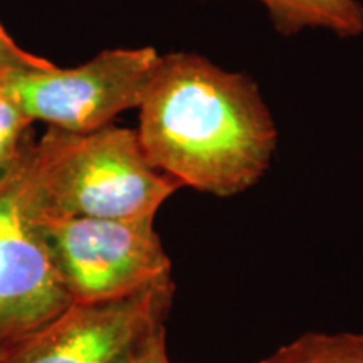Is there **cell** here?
Instances as JSON below:
<instances>
[{"label":"cell","mask_w":363,"mask_h":363,"mask_svg":"<svg viewBox=\"0 0 363 363\" xmlns=\"http://www.w3.org/2000/svg\"><path fill=\"white\" fill-rule=\"evenodd\" d=\"M34 143L0 184V347L4 348L29 337L72 303L39 222Z\"/></svg>","instance_id":"obj_5"},{"label":"cell","mask_w":363,"mask_h":363,"mask_svg":"<svg viewBox=\"0 0 363 363\" xmlns=\"http://www.w3.org/2000/svg\"><path fill=\"white\" fill-rule=\"evenodd\" d=\"M138 110L136 135L148 162L182 187L233 197L269 170L278 130L244 72L195 52L165 54Z\"/></svg>","instance_id":"obj_1"},{"label":"cell","mask_w":363,"mask_h":363,"mask_svg":"<svg viewBox=\"0 0 363 363\" xmlns=\"http://www.w3.org/2000/svg\"><path fill=\"white\" fill-rule=\"evenodd\" d=\"M284 38L305 29H323L340 38H357L363 33V6L358 0H257Z\"/></svg>","instance_id":"obj_7"},{"label":"cell","mask_w":363,"mask_h":363,"mask_svg":"<svg viewBox=\"0 0 363 363\" xmlns=\"http://www.w3.org/2000/svg\"><path fill=\"white\" fill-rule=\"evenodd\" d=\"M33 165L45 217L155 219L182 189L148 162L135 130L113 123L84 133L49 126L34 143Z\"/></svg>","instance_id":"obj_2"},{"label":"cell","mask_w":363,"mask_h":363,"mask_svg":"<svg viewBox=\"0 0 363 363\" xmlns=\"http://www.w3.org/2000/svg\"><path fill=\"white\" fill-rule=\"evenodd\" d=\"M33 123L34 121L4 86L0 76V184L19 165L22 157L34 143L30 135Z\"/></svg>","instance_id":"obj_9"},{"label":"cell","mask_w":363,"mask_h":363,"mask_svg":"<svg viewBox=\"0 0 363 363\" xmlns=\"http://www.w3.org/2000/svg\"><path fill=\"white\" fill-rule=\"evenodd\" d=\"M49 66H52L51 61L22 49L0 24V76L19 71L45 69Z\"/></svg>","instance_id":"obj_10"},{"label":"cell","mask_w":363,"mask_h":363,"mask_svg":"<svg viewBox=\"0 0 363 363\" xmlns=\"http://www.w3.org/2000/svg\"><path fill=\"white\" fill-rule=\"evenodd\" d=\"M131 363H174L167 348V330L165 326L152 335V338L143 345L142 350L136 353Z\"/></svg>","instance_id":"obj_11"},{"label":"cell","mask_w":363,"mask_h":363,"mask_svg":"<svg viewBox=\"0 0 363 363\" xmlns=\"http://www.w3.org/2000/svg\"><path fill=\"white\" fill-rule=\"evenodd\" d=\"M257 363H363V333H306Z\"/></svg>","instance_id":"obj_8"},{"label":"cell","mask_w":363,"mask_h":363,"mask_svg":"<svg viewBox=\"0 0 363 363\" xmlns=\"http://www.w3.org/2000/svg\"><path fill=\"white\" fill-rule=\"evenodd\" d=\"M39 222L72 301H106L172 278L155 219L45 217Z\"/></svg>","instance_id":"obj_3"},{"label":"cell","mask_w":363,"mask_h":363,"mask_svg":"<svg viewBox=\"0 0 363 363\" xmlns=\"http://www.w3.org/2000/svg\"><path fill=\"white\" fill-rule=\"evenodd\" d=\"M172 278L106 301H72L49 323L6 348L2 363H131L165 326Z\"/></svg>","instance_id":"obj_6"},{"label":"cell","mask_w":363,"mask_h":363,"mask_svg":"<svg viewBox=\"0 0 363 363\" xmlns=\"http://www.w3.org/2000/svg\"><path fill=\"white\" fill-rule=\"evenodd\" d=\"M4 357H6V348H4V347H0V363H2Z\"/></svg>","instance_id":"obj_12"},{"label":"cell","mask_w":363,"mask_h":363,"mask_svg":"<svg viewBox=\"0 0 363 363\" xmlns=\"http://www.w3.org/2000/svg\"><path fill=\"white\" fill-rule=\"evenodd\" d=\"M158 57L155 48L108 49L78 67L11 72L2 83L33 121L84 133L140 106Z\"/></svg>","instance_id":"obj_4"}]
</instances>
